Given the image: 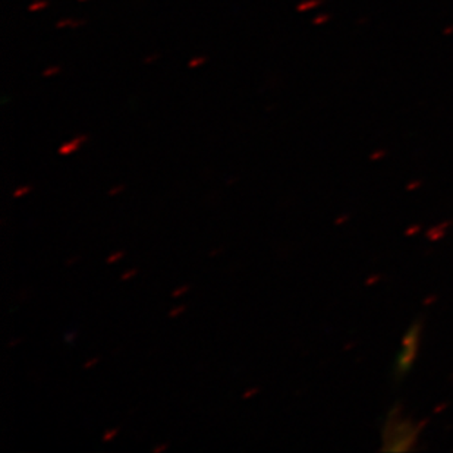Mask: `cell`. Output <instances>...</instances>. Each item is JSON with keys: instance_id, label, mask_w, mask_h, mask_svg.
Returning <instances> with one entry per match:
<instances>
[{"instance_id": "obj_2", "label": "cell", "mask_w": 453, "mask_h": 453, "mask_svg": "<svg viewBox=\"0 0 453 453\" xmlns=\"http://www.w3.org/2000/svg\"><path fill=\"white\" fill-rule=\"evenodd\" d=\"M84 24H86L84 19L65 18V19H60V21L56 22V28H58V30H64V28H78V27H82Z\"/></svg>"}, {"instance_id": "obj_9", "label": "cell", "mask_w": 453, "mask_h": 453, "mask_svg": "<svg viewBox=\"0 0 453 453\" xmlns=\"http://www.w3.org/2000/svg\"><path fill=\"white\" fill-rule=\"evenodd\" d=\"M185 310H187V307H185V305H180V307L173 308V310H172V311L169 312V317H171V319H175V317L180 316V314H182V312H184Z\"/></svg>"}, {"instance_id": "obj_17", "label": "cell", "mask_w": 453, "mask_h": 453, "mask_svg": "<svg viewBox=\"0 0 453 453\" xmlns=\"http://www.w3.org/2000/svg\"><path fill=\"white\" fill-rule=\"evenodd\" d=\"M167 448H169V446H167V445L157 446V448H154L153 453H162V452H165V450H167Z\"/></svg>"}, {"instance_id": "obj_5", "label": "cell", "mask_w": 453, "mask_h": 453, "mask_svg": "<svg viewBox=\"0 0 453 453\" xmlns=\"http://www.w3.org/2000/svg\"><path fill=\"white\" fill-rule=\"evenodd\" d=\"M60 71H62V69H60V66H58V65H51V66H48V68L44 69L43 77H53V75H58V73H60Z\"/></svg>"}, {"instance_id": "obj_10", "label": "cell", "mask_w": 453, "mask_h": 453, "mask_svg": "<svg viewBox=\"0 0 453 453\" xmlns=\"http://www.w3.org/2000/svg\"><path fill=\"white\" fill-rule=\"evenodd\" d=\"M124 185H115L113 188L109 189V193H107V196H111V197H113V196H118V194L122 193L124 191Z\"/></svg>"}, {"instance_id": "obj_13", "label": "cell", "mask_w": 453, "mask_h": 453, "mask_svg": "<svg viewBox=\"0 0 453 453\" xmlns=\"http://www.w3.org/2000/svg\"><path fill=\"white\" fill-rule=\"evenodd\" d=\"M260 392V388H252V389L247 390L244 395H242V398L250 399L254 396V395L258 394Z\"/></svg>"}, {"instance_id": "obj_18", "label": "cell", "mask_w": 453, "mask_h": 453, "mask_svg": "<svg viewBox=\"0 0 453 453\" xmlns=\"http://www.w3.org/2000/svg\"><path fill=\"white\" fill-rule=\"evenodd\" d=\"M220 251H222V249L213 250V251H210V257L218 256Z\"/></svg>"}, {"instance_id": "obj_8", "label": "cell", "mask_w": 453, "mask_h": 453, "mask_svg": "<svg viewBox=\"0 0 453 453\" xmlns=\"http://www.w3.org/2000/svg\"><path fill=\"white\" fill-rule=\"evenodd\" d=\"M189 291L188 285H185V287H180L176 289V291H173V294H172V296L173 298H180V296H184V294H187V292Z\"/></svg>"}, {"instance_id": "obj_14", "label": "cell", "mask_w": 453, "mask_h": 453, "mask_svg": "<svg viewBox=\"0 0 453 453\" xmlns=\"http://www.w3.org/2000/svg\"><path fill=\"white\" fill-rule=\"evenodd\" d=\"M97 363H99V358H91L90 361H87V363L84 364V370H90V368L95 367Z\"/></svg>"}, {"instance_id": "obj_16", "label": "cell", "mask_w": 453, "mask_h": 453, "mask_svg": "<svg viewBox=\"0 0 453 453\" xmlns=\"http://www.w3.org/2000/svg\"><path fill=\"white\" fill-rule=\"evenodd\" d=\"M158 55L157 53H154V55L147 56L146 59H144V64L150 65L153 64V62H156L157 60Z\"/></svg>"}, {"instance_id": "obj_15", "label": "cell", "mask_w": 453, "mask_h": 453, "mask_svg": "<svg viewBox=\"0 0 453 453\" xmlns=\"http://www.w3.org/2000/svg\"><path fill=\"white\" fill-rule=\"evenodd\" d=\"M75 336H77V332H71V334H65V342L73 343Z\"/></svg>"}, {"instance_id": "obj_7", "label": "cell", "mask_w": 453, "mask_h": 453, "mask_svg": "<svg viewBox=\"0 0 453 453\" xmlns=\"http://www.w3.org/2000/svg\"><path fill=\"white\" fill-rule=\"evenodd\" d=\"M31 187L30 185H27V187H21V188H18L15 193H13V197L15 198H21L24 197V196H27V194L30 193Z\"/></svg>"}, {"instance_id": "obj_21", "label": "cell", "mask_w": 453, "mask_h": 453, "mask_svg": "<svg viewBox=\"0 0 453 453\" xmlns=\"http://www.w3.org/2000/svg\"><path fill=\"white\" fill-rule=\"evenodd\" d=\"M78 2H81L82 4V2H88V0H78Z\"/></svg>"}, {"instance_id": "obj_3", "label": "cell", "mask_w": 453, "mask_h": 453, "mask_svg": "<svg viewBox=\"0 0 453 453\" xmlns=\"http://www.w3.org/2000/svg\"><path fill=\"white\" fill-rule=\"evenodd\" d=\"M48 0H35V2H33V4L28 6V11H30V12H40V11L48 8Z\"/></svg>"}, {"instance_id": "obj_12", "label": "cell", "mask_w": 453, "mask_h": 453, "mask_svg": "<svg viewBox=\"0 0 453 453\" xmlns=\"http://www.w3.org/2000/svg\"><path fill=\"white\" fill-rule=\"evenodd\" d=\"M118 434V428H113V430H111V432L104 433V436H103V441H111L113 437Z\"/></svg>"}, {"instance_id": "obj_4", "label": "cell", "mask_w": 453, "mask_h": 453, "mask_svg": "<svg viewBox=\"0 0 453 453\" xmlns=\"http://www.w3.org/2000/svg\"><path fill=\"white\" fill-rule=\"evenodd\" d=\"M205 60H207L205 56H196V58H193V59L189 60L188 68H200V66H203V65L205 64Z\"/></svg>"}, {"instance_id": "obj_20", "label": "cell", "mask_w": 453, "mask_h": 453, "mask_svg": "<svg viewBox=\"0 0 453 453\" xmlns=\"http://www.w3.org/2000/svg\"><path fill=\"white\" fill-rule=\"evenodd\" d=\"M19 342V339H17V341H11V343H9V347H15L17 343Z\"/></svg>"}, {"instance_id": "obj_1", "label": "cell", "mask_w": 453, "mask_h": 453, "mask_svg": "<svg viewBox=\"0 0 453 453\" xmlns=\"http://www.w3.org/2000/svg\"><path fill=\"white\" fill-rule=\"evenodd\" d=\"M87 140H88V135H77L71 142H65L64 146L59 147L60 156H69V154L75 153Z\"/></svg>"}, {"instance_id": "obj_6", "label": "cell", "mask_w": 453, "mask_h": 453, "mask_svg": "<svg viewBox=\"0 0 453 453\" xmlns=\"http://www.w3.org/2000/svg\"><path fill=\"white\" fill-rule=\"evenodd\" d=\"M124 251L113 252L111 257H107V265H113L116 261H119L124 257Z\"/></svg>"}, {"instance_id": "obj_11", "label": "cell", "mask_w": 453, "mask_h": 453, "mask_svg": "<svg viewBox=\"0 0 453 453\" xmlns=\"http://www.w3.org/2000/svg\"><path fill=\"white\" fill-rule=\"evenodd\" d=\"M138 270L137 269H131L128 270V272H125L124 274H122V280H129V279H133L134 276H137Z\"/></svg>"}, {"instance_id": "obj_19", "label": "cell", "mask_w": 453, "mask_h": 453, "mask_svg": "<svg viewBox=\"0 0 453 453\" xmlns=\"http://www.w3.org/2000/svg\"><path fill=\"white\" fill-rule=\"evenodd\" d=\"M77 260L78 258H69V260H66V265H73V263H75Z\"/></svg>"}]
</instances>
